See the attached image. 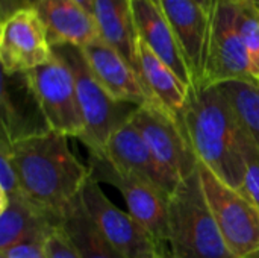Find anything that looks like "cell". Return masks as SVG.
Returning a JSON list of instances; mask_svg holds the SVG:
<instances>
[{"mask_svg":"<svg viewBox=\"0 0 259 258\" xmlns=\"http://www.w3.org/2000/svg\"><path fill=\"white\" fill-rule=\"evenodd\" d=\"M11 160L24 195L61 219L91 178L68 146V137L49 128L11 138Z\"/></svg>","mask_w":259,"mask_h":258,"instance_id":"6da1fadb","label":"cell"},{"mask_svg":"<svg viewBox=\"0 0 259 258\" xmlns=\"http://www.w3.org/2000/svg\"><path fill=\"white\" fill-rule=\"evenodd\" d=\"M178 117L197 161L226 186L244 195L243 126L219 87L190 90Z\"/></svg>","mask_w":259,"mask_h":258,"instance_id":"7a4b0ae2","label":"cell"},{"mask_svg":"<svg viewBox=\"0 0 259 258\" xmlns=\"http://www.w3.org/2000/svg\"><path fill=\"white\" fill-rule=\"evenodd\" d=\"M170 258H237L228 248L209 208L197 169L167 201Z\"/></svg>","mask_w":259,"mask_h":258,"instance_id":"3957f363","label":"cell"},{"mask_svg":"<svg viewBox=\"0 0 259 258\" xmlns=\"http://www.w3.org/2000/svg\"><path fill=\"white\" fill-rule=\"evenodd\" d=\"M53 52L70 67L77 93V102L83 120V135L80 141L88 152H103L112 132L123 125L137 106L115 102L100 85L91 71L85 55L76 46H53Z\"/></svg>","mask_w":259,"mask_h":258,"instance_id":"277c9868","label":"cell"},{"mask_svg":"<svg viewBox=\"0 0 259 258\" xmlns=\"http://www.w3.org/2000/svg\"><path fill=\"white\" fill-rule=\"evenodd\" d=\"M205 8L208 12V38L203 78L199 88L217 87L231 81H255L238 30L237 3L234 0H206Z\"/></svg>","mask_w":259,"mask_h":258,"instance_id":"5b68a950","label":"cell"},{"mask_svg":"<svg viewBox=\"0 0 259 258\" xmlns=\"http://www.w3.org/2000/svg\"><path fill=\"white\" fill-rule=\"evenodd\" d=\"M24 81L46 122V128L68 138L80 140L85 126L74 78L67 62L53 52L46 64L24 73Z\"/></svg>","mask_w":259,"mask_h":258,"instance_id":"8992f818","label":"cell"},{"mask_svg":"<svg viewBox=\"0 0 259 258\" xmlns=\"http://www.w3.org/2000/svg\"><path fill=\"white\" fill-rule=\"evenodd\" d=\"M205 196L222 236L237 258H259V211L249 198L199 163Z\"/></svg>","mask_w":259,"mask_h":258,"instance_id":"52a82bcc","label":"cell"},{"mask_svg":"<svg viewBox=\"0 0 259 258\" xmlns=\"http://www.w3.org/2000/svg\"><path fill=\"white\" fill-rule=\"evenodd\" d=\"M82 201L121 258H170L168 246L158 242L131 213L112 204L100 182L90 178L82 190Z\"/></svg>","mask_w":259,"mask_h":258,"instance_id":"ba28073f","label":"cell"},{"mask_svg":"<svg viewBox=\"0 0 259 258\" xmlns=\"http://www.w3.org/2000/svg\"><path fill=\"white\" fill-rule=\"evenodd\" d=\"M129 119L143 135L158 163L176 181L181 182L197 169V157L176 114L170 113L158 102H147L137 106Z\"/></svg>","mask_w":259,"mask_h":258,"instance_id":"9c48e42d","label":"cell"},{"mask_svg":"<svg viewBox=\"0 0 259 258\" xmlns=\"http://www.w3.org/2000/svg\"><path fill=\"white\" fill-rule=\"evenodd\" d=\"M88 166L91 178L115 187L124 198L127 213L144 225L158 242L167 246L168 198L144 179L117 169L102 152H88Z\"/></svg>","mask_w":259,"mask_h":258,"instance_id":"30bf717a","label":"cell"},{"mask_svg":"<svg viewBox=\"0 0 259 258\" xmlns=\"http://www.w3.org/2000/svg\"><path fill=\"white\" fill-rule=\"evenodd\" d=\"M53 55L47 27L36 6L12 11L2 23L0 62L5 75H24Z\"/></svg>","mask_w":259,"mask_h":258,"instance_id":"8fae6325","label":"cell"},{"mask_svg":"<svg viewBox=\"0 0 259 258\" xmlns=\"http://www.w3.org/2000/svg\"><path fill=\"white\" fill-rule=\"evenodd\" d=\"M102 154H105L117 169L144 179L167 198H170L179 186V181L158 163L131 119L112 132Z\"/></svg>","mask_w":259,"mask_h":258,"instance_id":"7c38bea8","label":"cell"},{"mask_svg":"<svg viewBox=\"0 0 259 258\" xmlns=\"http://www.w3.org/2000/svg\"><path fill=\"white\" fill-rule=\"evenodd\" d=\"M80 49L91 71L115 102L134 106L155 102L132 65L102 36Z\"/></svg>","mask_w":259,"mask_h":258,"instance_id":"4fadbf2b","label":"cell"},{"mask_svg":"<svg viewBox=\"0 0 259 258\" xmlns=\"http://www.w3.org/2000/svg\"><path fill=\"white\" fill-rule=\"evenodd\" d=\"M158 3L184 53L193 78V90H197L202 84L206 58V8L196 0H158Z\"/></svg>","mask_w":259,"mask_h":258,"instance_id":"5bb4252c","label":"cell"},{"mask_svg":"<svg viewBox=\"0 0 259 258\" xmlns=\"http://www.w3.org/2000/svg\"><path fill=\"white\" fill-rule=\"evenodd\" d=\"M134 15L140 40L144 41L185 85L193 88L190 68L159 3L156 0H134Z\"/></svg>","mask_w":259,"mask_h":258,"instance_id":"9a60e30c","label":"cell"},{"mask_svg":"<svg viewBox=\"0 0 259 258\" xmlns=\"http://www.w3.org/2000/svg\"><path fill=\"white\" fill-rule=\"evenodd\" d=\"M36 9L53 46L85 47L100 38L94 17L76 0H36Z\"/></svg>","mask_w":259,"mask_h":258,"instance_id":"2e32d148","label":"cell"},{"mask_svg":"<svg viewBox=\"0 0 259 258\" xmlns=\"http://www.w3.org/2000/svg\"><path fill=\"white\" fill-rule=\"evenodd\" d=\"M61 219L29 199L24 192L0 204V251L33 237H47Z\"/></svg>","mask_w":259,"mask_h":258,"instance_id":"e0dca14e","label":"cell"},{"mask_svg":"<svg viewBox=\"0 0 259 258\" xmlns=\"http://www.w3.org/2000/svg\"><path fill=\"white\" fill-rule=\"evenodd\" d=\"M93 17L100 36L111 44L140 75L138 32L134 0H93Z\"/></svg>","mask_w":259,"mask_h":258,"instance_id":"ac0fdd59","label":"cell"},{"mask_svg":"<svg viewBox=\"0 0 259 258\" xmlns=\"http://www.w3.org/2000/svg\"><path fill=\"white\" fill-rule=\"evenodd\" d=\"M138 59L141 81L150 99L179 116L188 100L191 88L185 85L181 78L141 40H138Z\"/></svg>","mask_w":259,"mask_h":258,"instance_id":"d6986e66","label":"cell"},{"mask_svg":"<svg viewBox=\"0 0 259 258\" xmlns=\"http://www.w3.org/2000/svg\"><path fill=\"white\" fill-rule=\"evenodd\" d=\"M61 228L80 258H121L91 217L82 201V193L62 213Z\"/></svg>","mask_w":259,"mask_h":258,"instance_id":"ffe728a7","label":"cell"},{"mask_svg":"<svg viewBox=\"0 0 259 258\" xmlns=\"http://www.w3.org/2000/svg\"><path fill=\"white\" fill-rule=\"evenodd\" d=\"M259 149V82L231 81L217 85Z\"/></svg>","mask_w":259,"mask_h":258,"instance_id":"44dd1931","label":"cell"},{"mask_svg":"<svg viewBox=\"0 0 259 258\" xmlns=\"http://www.w3.org/2000/svg\"><path fill=\"white\" fill-rule=\"evenodd\" d=\"M237 11L238 30L247 52L250 73L259 82V11L243 3H237Z\"/></svg>","mask_w":259,"mask_h":258,"instance_id":"7402d4cb","label":"cell"},{"mask_svg":"<svg viewBox=\"0 0 259 258\" xmlns=\"http://www.w3.org/2000/svg\"><path fill=\"white\" fill-rule=\"evenodd\" d=\"M9 148H11V137L6 131L2 129V135H0V204H5L8 199L23 193L17 170L11 160Z\"/></svg>","mask_w":259,"mask_h":258,"instance_id":"603a6c76","label":"cell"},{"mask_svg":"<svg viewBox=\"0 0 259 258\" xmlns=\"http://www.w3.org/2000/svg\"><path fill=\"white\" fill-rule=\"evenodd\" d=\"M243 126V125H241ZM243 151L246 158L244 196L252 201L259 211V149L253 138L243 128Z\"/></svg>","mask_w":259,"mask_h":258,"instance_id":"cb8c5ba5","label":"cell"},{"mask_svg":"<svg viewBox=\"0 0 259 258\" xmlns=\"http://www.w3.org/2000/svg\"><path fill=\"white\" fill-rule=\"evenodd\" d=\"M46 258H80L74 245L64 233V230L56 227L46 239Z\"/></svg>","mask_w":259,"mask_h":258,"instance_id":"d4e9b609","label":"cell"},{"mask_svg":"<svg viewBox=\"0 0 259 258\" xmlns=\"http://www.w3.org/2000/svg\"><path fill=\"white\" fill-rule=\"evenodd\" d=\"M46 239L47 237H33L23 240L14 245L9 249L0 251L2 258H46Z\"/></svg>","mask_w":259,"mask_h":258,"instance_id":"484cf974","label":"cell"},{"mask_svg":"<svg viewBox=\"0 0 259 258\" xmlns=\"http://www.w3.org/2000/svg\"><path fill=\"white\" fill-rule=\"evenodd\" d=\"M237 3H243V5H249L252 8H255L256 11H259V0H234Z\"/></svg>","mask_w":259,"mask_h":258,"instance_id":"4316f807","label":"cell"},{"mask_svg":"<svg viewBox=\"0 0 259 258\" xmlns=\"http://www.w3.org/2000/svg\"><path fill=\"white\" fill-rule=\"evenodd\" d=\"M76 2H79V3L93 15V0H76Z\"/></svg>","mask_w":259,"mask_h":258,"instance_id":"83f0119b","label":"cell"},{"mask_svg":"<svg viewBox=\"0 0 259 258\" xmlns=\"http://www.w3.org/2000/svg\"><path fill=\"white\" fill-rule=\"evenodd\" d=\"M196 2H199V3H200V5H203V6L206 5V0H196Z\"/></svg>","mask_w":259,"mask_h":258,"instance_id":"f1b7e54d","label":"cell"},{"mask_svg":"<svg viewBox=\"0 0 259 258\" xmlns=\"http://www.w3.org/2000/svg\"><path fill=\"white\" fill-rule=\"evenodd\" d=\"M156 2H158V0H156Z\"/></svg>","mask_w":259,"mask_h":258,"instance_id":"f546056e","label":"cell"},{"mask_svg":"<svg viewBox=\"0 0 259 258\" xmlns=\"http://www.w3.org/2000/svg\"><path fill=\"white\" fill-rule=\"evenodd\" d=\"M0 258H2V257H0Z\"/></svg>","mask_w":259,"mask_h":258,"instance_id":"4dcf8cb0","label":"cell"}]
</instances>
